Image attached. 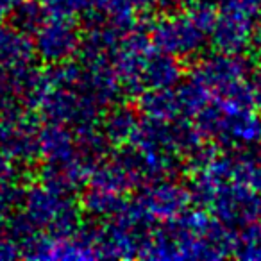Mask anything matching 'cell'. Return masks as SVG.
<instances>
[{
    "label": "cell",
    "instance_id": "277c9868",
    "mask_svg": "<svg viewBox=\"0 0 261 261\" xmlns=\"http://www.w3.org/2000/svg\"><path fill=\"white\" fill-rule=\"evenodd\" d=\"M232 254L245 261H261V220L240 227L232 238Z\"/></svg>",
    "mask_w": 261,
    "mask_h": 261
},
{
    "label": "cell",
    "instance_id": "6da1fadb",
    "mask_svg": "<svg viewBox=\"0 0 261 261\" xmlns=\"http://www.w3.org/2000/svg\"><path fill=\"white\" fill-rule=\"evenodd\" d=\"M211 186L217 195V211L227 225L240 229L261 220V195L232 177L225 168L224 160L215 165Z\"/></svg>",
    "mask_w": 261,
    "mask_h": 261
},
{
    "label": "cell",
    "instance_id": "3957f363",
    "mask_svg": "<svg viewBox=\"0 0 261 261\" xmlns=\"http://www.w3.org/2000/svg\"><path fill=\"white\" fill-rule=\"evenodd\" d=\"M227 163L234 179L250 186L261 195V152L254 149H243L242 152L227 156Z\"/></svg>",
    "mask_w": 261,
    "mask_h": 261
},
{
    "label": "cell",
    "instance_id": "52a82bcc",
    "mask_svg": "<svg viewBox=\"0 0 261 261\" xmlns=\"http://www.w3.org/2000/svg\"><path fill=\"white\" fill-rule=\"evenodd\" d=\"M252 83V91H254V100H256V106L261 108V68L254 73V77L250 79Z\"/></svg>",
    "mask_w": 261,
    "mask_h": 261
},
{
    "label": "cell",
    "instance_id": "8992f818",
    "mask_svg": "<svg viewBox=\"0 0 261 261\" xmlns=\"http://www.w3.org/2000/svg\"><path fill=\"white\" fill-rule=\"evenodd\" d=\"M247 54L250 56V59L256 63H259L261 66V27L256 25L252 33V38L249 41V47H247Z\"/></svg>",
    "mask_w": 261,
    "mask_h": 261
},
{
    "label": "cell",
    "instance_id": "7a4b0ae2",
    "mask_svg": "<svg viewBox=\"0 0 261 261\" xmlns=\"http://www.w3.org/2000/svg\"><path fill=\"white\" fill-rule=\"evenodd\" d=\"M254 29L256 16L240 11H227L217 27V41L227 54H245Z\"/></svg>",
    "mask_w": 261,
    "mask_h": 261
},
{
    "label": "cell",
    "instance_id": "5b68a950",
    "mask_svg": "<svg viewBox=\"0 0 261 261\" xmlns=\"http://www.w3.org/2000/svg\"><path fill=\"white\" fill-rule=\"evenodd\" d=\"M227 11H240L256 16L261 11V0H222Z\"/></svg>",
    "mask_w": 261,
    "mask_h": 261
}]
</instances>
